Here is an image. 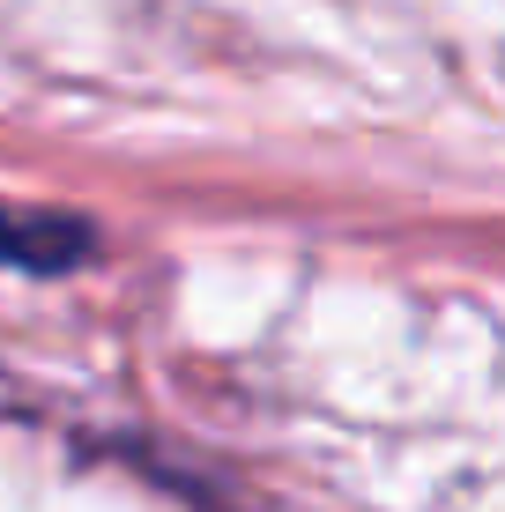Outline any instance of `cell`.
<instances>
[{
  "mask_svg": "<svg viewBox=\"0 0 505 512\" xmlns=\"http://www.w3.org/2000/svg\"><path fill=\"white\" fill-rule=\"evenodd\" d=\"M97 253V231L75 216H52V208H8L0 201V268H38L60 275L75 260Z\"/></svg>",
  "mask_w": 505,
  "mask_h": 512,
  "instance_id": "6da1fadb",
  "label": "cell"
}]
</instances>
